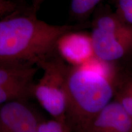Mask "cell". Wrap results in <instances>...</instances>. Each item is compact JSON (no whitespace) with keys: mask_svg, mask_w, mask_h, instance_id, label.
I'll list each match as a JSON object with an SVG mask.
<instances>
[{"mask_svg":"<svg viewBox=\"0 0 132 132\" xmlns=\"http://www.w3.org/2000/svg\"><path fill=\"white\" fill-rule=\"evenodd\" d=\"M37 10L18 9L0 19V67L29 68L53 55L59 38L90 27L88 21L55 25L39 20Z\"/></svg>","mask_w":132,"mask_h":132,"instance_id":"obj_1","label":"cell"},{"mask_svg":"<svg viewBox=\"0 0 132 132\" xmlns=\"http://www.w3.org/2000/svg\"><path fill=\"white\" fill-rule=\"evenodd\" d=\"M116 77L109 78L81 65L68 64L65 115L72 131L79 132L111 101Z\"/></svg>","mask_w":132,"mask_h":132,"instance_id":"obj_2","label":"cell"},{"mask_svg":"<svg viewBox=\"0 0 132 132\" xmlns=\"http://www.w3.org/2000/svg\"><path fill=\"white\" fill-rule=\"evenodd\" d=\"M36 66L44 70V75L34 83L33 97L53 118L66 121L65 81L68 64L57 52Z\"/></svg>","mask_w":132,"mask_h":132,"instance_id":"obj_3","label":"cell"},{"mask_svg":"<svg viewBox=\"0 0 132 132\" xmlns=\"http://www.w3.org/2000/svg\"><path fill=\"white\" fill-rule=\"evenodd\" d=\"M29 100H14L0 104V132H36L45 119Z\"/></svg>","mask_w":132,"mask_h":132,"instance_id":"obj_4","label":"cell"},{"mask_svg":"<svg viewBox=\"0 0 132 132\" xmlns=\"http://www.w3.org/2000/svg\"><path fill=\"white\" fill-rule=\"evenodd\" d=\"M91 28L90 37L95 56L104 61L114 62L129 54L132 48V29L113 32Z\"/></svg>","mask_w":132,"mask_h":132,"instance_id":"obj_5","label":"cell"},{"mask_svg":"<svg viewBox=\"0 0 132 132\" xmlns=\"http://www.w3.org/2000/svg\"><path fill=\"white\" fill-rule=\"evenodd\" d=\"M132 116L118 102L110 101L79 132H131Z\"/></svg>","mask_w":132,"mask_h":132,"instance_id":"obj_6","label":"cell"},{"mask_svg":"<svg viewBox=\"0 0 132 132\" xmlns=\"http://www.w3.org/2000/svg\"><path fill=\"white\" fill-rule=\"evenodd\" d=\"M82 30L70 31L57 40V52L71 65H81L94 56L90 34Z\"/></svg>","mask_w":132,"mask_h":132,"instance_id":"obj_7","label":"cell"},{"mask_svg":"<svg viewBox=\"0 0 132 132\" xmlns=\"http://www.w3.org/2000/svg\"><path fill=\"white\" fill-rule=\"evenodd\" d=\"M114 100L120 103L132 116V78L128 74L117 75L114 84Z\"/></svg>","mask_w":132,"mask_h":132,"instance_id":"obj_8","label":"cell"},{"mask_svg":"<svg viewBox=\"0 0 132 132\" xmlns=\"http://www.w3.org/2000/svg\"><path fill=\"white\" fill-rule=\"evenodd\" d=\"M34 83L31 81L0 86V104L14 100H30Z\"/></svg>","mask_w":132,"mask_h":132,"instance_id":"obj_9","label":"cell"},{"mask_svg":"<svg viewBox=\"0 0 132 132\" xmlns=\"http://www.w3.org/2000/svg\"><path fill=\"white\" fill-rule=\"evenodd\" d=\"M39 69L37 66L29 68L0 67V86L34 81Z\"/></svg>","mask_w":132,"mask_h":132,"instance_id":"obj_10","label":"cell"},{"mask_svg":"<svg viewBox=\"0 0 132 132\" xmlns=\"http://www.w3.org/2000/svg\"><path fill=\"white\" fill-rule=\"evenodd\" d=\"M103 0H71L70 14L78 23L86 22Z\"/></svg>","mask_w":132,"mask_h":132,"instance_id":"obj_11","label":"cell"},{"mask_svg":"<svg viewBox=\"0 0 132 132\" xmlns=\"http://www.w3.org/2000/svg\"><path fill=\"white\" fill-rule=\"evenodd\" d=\"M72 129L67 121L45 119L39 123L36 132H72Z\"/></svg>","mask_w":132,"mask_h":132,"instance_id":"obj_12","label":"cell"},{"mask_svg":"<svg viewBox=\"0 0 132 132\" xmlns=\"http://www.w3.org/2000/svg\"><path fill=\"white\" fill-rule=\"evenodd\" d=\"M115 13L126 24L132 25V0H114Z\"/></svg>","mask_w":132,"mask_h":132,"instance_id":"obj_13","label":"cell"},{"mask_svg":"<svg viewBox=\"0 0 132 132\" xmlns=\"http://www.w3.org/2000/svg\"><path fill=\"white\" fill-rule=\"evenodd\" d=\"M18 9L16 3L11 0H0V19L14 12Z\"/></svg>","mask_w":132,"mask_h":132,"instance_id":"obj_14","label":"cell"},{"mask_svg":"<svg viewBox=\"0 0 132 132\" xmlns=\"http://www.w3.org/2000/svg\"><path fill=\"white\" fill-rule=\"evenodd\" d=\"M30 1L32 3V8L37 11L40 4L44 3L45 0H30Z\"/></svg>","mask_w":132,"mask_h":132,"instance_id":"obj_15","label":"cell"}]
</instances>
